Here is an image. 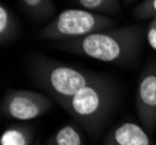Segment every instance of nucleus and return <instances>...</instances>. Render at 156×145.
Returning a JSON list of instances; mask_svg holds the SVG:
<instances>
[{
	"mask_svg": "<svg viewBox=\"0 0 156 145\" xmlns=\"http://www.w3.org/2000/svg\"><path fill=\"white\" fill-rule=\"evenodd\" d=\"M143 40L144 27L129 25L97 32L76 40L59 41L57 48L105 63L125 65L137 58Z\"/></svg>",
	"mask_w": 156,
	"mask_h": 145,
	"instance_id": "1",
	"label": "nucleus"
},
{
	"mask_svg": "<svg viewBox=\"0 0 156 145\" xmlns=\"http://www.w3.org/2000/svg\"><path fill=\"white\" fill-rule=\"evenodd\" d=\"M19 22L14 14L5 6L4 2L0 4V44L6 46L16 40L19 36Z\"/></svg>",
	"mask_w": 156,
	"mask_h": 145,
	"instance_id": "8",
	"label": "nucleus"
},
{
	"mask_svg": "<svg viewBox=\"0 0 156 145\" xmlns=\"http://www.w3.org/2000/svg\"><path fill=\"white\" fill-rule=\"evenodd\" d=\"M46 145H84V138L76 125L65 124L48 139Z\"/></svg>",
	"mask_w": 156,
	"mask_h": 145,
	"instance_id": "10",
	"label": "nucleus"
},
{
	"mask_svg": "<svg viewBox=\"0 0 156 145\" xmlns=\"http://www.w3.org/2000/svg\"><path fill=\"white\" fill-rule=\"evenodd\" d=\"M51 99L29 89H9L1 101V115L16 121L37 119L51 109Z\"/></svg>",
	"mask_w": 156,
	"mask_h": 145,
	"instance_id": "5",
	"label": "nucleus"
},
{
	"mask_svg": "<svg viewBox=\"0 0 156 145\" xmlns=\"http://www.w3.org/2000/svg\"><path fill=\"white\" fill-rule=\"evenodd\" d=\"M33 145H40V142H39V140H36V142H35Z\"/></svg>",
	"mask_w": 156,
	"mask_h": 145,
	"instance_id": "16",
	"label": "nucleus"
},
{
	"mask_svg": "<svg viewBox=\"0 0 156 145\" xmlns=\"http://www.w3.org/2000/svg\"><path fill=\"white\" fill-rule=\"evenodd\" d=\"M137 19H154L156 18V0H143L133 11Z\"/></svg>",
	"mask_w": 156,
	"mask_h": 145,
	"instance_id": "13",
	"label": "nucleus"
},
{
	"mask_svg": "<svg viewBox=\"0 0 156 145\" xmlns=\"http://www.w3.org/2000/svg\"><path fill=\"white\" fill-rule=\"evenodd\" d=\"M104 145H156V142L143 126L134 122H124L106 133Z\"/></svg>",
	"mask_w": 156,
	"mask_h": 145,
	"instance_id": "7",
	"label": "nucleus"
},
{
	"mask_svg": "<svg viewBox=\"0 0 156 145\" xmlns=\"http://www.w3.org/2000/svg\"><path fill=\"white\" fill-rule=\"evenodd\" d=\"M146 37L148 44L156 51V18L150 20V23L146 30Z\"/></svg>",
	"mask_w": 156,
	"mask_h": 145,
	"instance_id": "14",
	"label": "nucleus"
},
{
	"mask_svg": "<svg viewBox=\"0 0 156 145\" xmlns=\"http://www.w3.org/2000/svg\"><path fill=\"white\" fill-rule=\"evenodd\" d=\"M34 130L27 124H15L2 132L0 145H33Z\"/></svg>",
	"mask_w": 156,
	"mask_h": 145,
	"instance_id": "9",
	"label": "nucleus"
},
{
	"mask_svg": "<svg viewBox=\"0 0 156 145\" xmlns=\"http://www.w3.org/2000/svg\"><path fill=\"white\" fill-rule=\"evenodd\" d=\"M117 101V89L105 77L77 92L63 107L87 131L96 135L106 123Z\"/></svg>",
	"mask_w": 156,
	"mask_h": 145,
	"instance_id": "3",
	"label": "nucleus"
},
{
	"mask_svg": "<svg viewBox=\"0 0 156 145\" xmlns=\"http://www.w3.org/2000/svg\"><path fill=\"white\" fill-rule=\"evenodd\" d=\"M84 9L99 14L118 15L120 13V0H76Z\"/></svg>",
	"mask_w": 156,
	"mask_h": 145,
	"instance_id": "11",
	"label": "nucleus"
},
{
	"mask_svg": "<svg viewBox=\"0 0 156 145\" xmlns=\"http://www.w3.org/2000/svg\"><path fill=\"white\" fill-rule=\"evenodd\" d=\"M135 0H124L125 4H132V2H134Z\"/></svg>",
	"mask_w": 156,
	"mask_h": 145,
	"instance_id": "15",
	"label": "nucleus"
},
{
	"mask_svg": "<svg viewBox=\"0 0 156 145\" xmlns=\"http://www.w3.org/2000/svg\"><path fill=\"white\" fill-rule=\"evenodd\" d=\"M29 73L34 84L62 108L76 93L103 77L43 56L32 60Z\"/></svg>",
	"mask_w": 156,
	"mask_h": 145,
	"instance_id": "2",
	"label": "nucleus"
},
{
	"mask_svg": "<svg viewBox=\"0 0 156 145\" xmlns=\"http://www.w3.org/2000/svg\"><path fill=\"white\" fill-rule=\"evenodd\" d=\"M115 22L110 16L87 9L70 8L55 16L39 32L42 40L68 41L113 28Z\"/></svg>",
	"mask_w": 156,
	"mask_h": 145,
	"instance_id": "4",
	"label": "nucleus"
},
{
	"mask_svg": "<svg viewBox=\"0 0 156 145\" xmlns=\"http://www.w3.org/2000/svg\"><path fill=\"white\" fill-rule=\"evenodd\" d=\"M135 105L141 124L151 135L156 126V63L154 60H150L140 74Z\"/></svg>",
	"mask_w": 156,
	"mask_h": 145,
	"instance_id": "6",
	"label": "nucleus"
},
{
	"mask_svg": "<svg viewBox=\"0 0 156 145\" xmlns=\"http://www.w3.org/2000/svg\"><path fill=\"white\" fill-rule=\"evenodd\" d=\"M26 11L36 20H44L55 12L52 0H20Z\"/></svg>",
	"mask_w": 156,
	"mask_h": 145,
	"instance_id": "12",
	"label": "nucleus"
}]
</instances>
